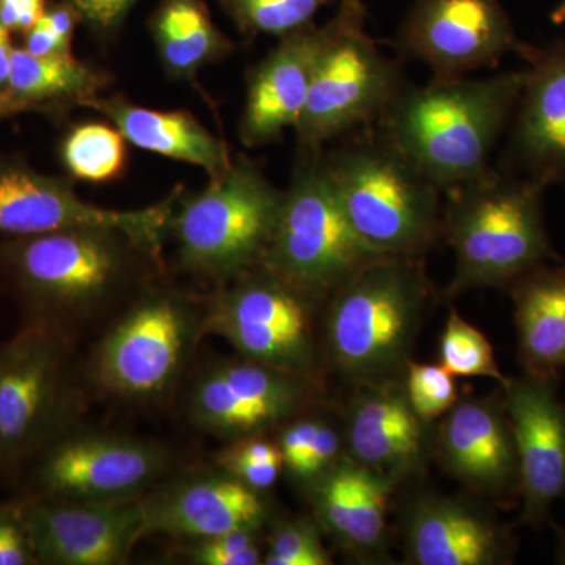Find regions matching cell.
I'll use <instances>...</instances> for the list:
<instances>
[{
	"instance_id": "cell-1",
	"label": "cell",
	"mask_w": 565,
	"mask_h": 565,
	"mask_svg": "<svg viewBox=\"0 0 565 565\" xmlns=\"http://www.w3.org/2000/svg\"><path fill=\"white\" fill-rule=\"evenodd\" d=\"M161 269V262L118 230L0 239V286L13 296L21 323L77 341L98 333Z\"/></svg>"
},
{
	"instance_id": "cell-2",
	"label": "cell",
	"mask_w": 565,
	"mask_h": 565,
	"mask_svg": "<svg viewBox=\"0 0 565 565\" xmlns=\"http://www.w3.org/2000/svg\"><path fill=\"white\" fill-rule=\"evenodd\" d=\"M523 79L525 70L407 84L377 121L379 131L446 195L492 169L490 156L511 122Z\"/></svg>"
},
{
	"instance_id": "cell-3",
	"label": "cell",
	"mask_w": 565,
	"mask_h": 565,
	"mask_svg": "<svg viewBox=\"0 0 565 565\" xmlns=\"http://www.w3.org/2000/svg\"><path fill=\"white\" fill-rule=\"evenodd\" d=\"M204 297L145 286L93 338L84 355L92 396L136 408L162 407L180 396L206 332Z\"/></svg>"
},
{
	"instance_id": "cell-4",
	"label": "cell",
	"mask_w": 565,
	"mask_h": 565,
	"mask_svg": "<svg viewBox=\"0 0 565 565\" xmlns=\"http://www.w3.org/2000/svg\"><path fill=\"white\" fill-rule=\"evenodd\" d=\"M434 297L422 258L382 256L323 303V367L355 386L399 381Z\"/></svg>"
},
{
	"instance_id": "cell-5",
	"label": "cell",
	"mask_w": 565,
	"mask_h": 565,
	"mask_svg": "<svg viewBox=\"0 0 565 565\" xmlns=\"http://www.w3.org/2000/svg\"><path fill=\"white\" fill-rule=\"evenodd\" d=\"M544 192L527 178L490 169L446 193L444 237L456 264L445 299L509 288L534 267L559 259L546 232Z\"/></svg>"
},
{
	"instance_id": "cell-6",
	"label": "cell",
	"mask_w": 565,
	"mask_h": 565,
	"mask_svg": "<svg viewBox=\"0 0 565 565\" xmlns=\"http://www.w3.org/2000/svg\"><path fill=\"white\" fill-rule=\"evenodd\" d=\"M345 137L323 161L352 228L379 255L423 258L444 237V193L379 129Z\"/></svg>"
},
{
	"instance_id": "cell-7",
	"label": "cell",
	"mask_w": 565,
	"mask_h": 565,
	"mask_svg": "<svg viewBox=\"0 0 565 565\" xmlns=\"http://www.w3.org/2000/svg\"><path fill=\"white\" fill-rule=\"evenodd\" d=\"M90 397L81 341L21 323L0 343V479L13 486L41 446L84 418Z\"/></svg>"
},
{
	"instance_id": "cell-8",
	"label": "cell",
	"mask_w": 565,
	"mask_h": 565,
	"mask_svg": "<svg viewBox=\"0 0 565 565\" xmlns=\"http://www.w3.org/2000/svg\"><path fill=\"white\" fill-rule=\"evenodd\" d=\"M185 465L167 441L88 426L82 418L41 446L11 487L35 500L126 503Z\"/></svg>"
},
{
	"instance_id": "cell-9",
	"label": "cell",
	"mask_w": 565,
	"mask_h": 565,
	"mask_svg": "<svg viewBox=\"0 0 565 565\" xmlns=\"http://www.w3.org/2000/svg\"><path fill=\"white\" fill-rule=\"evenodd\" d=\"M282 202L285 192L258 166L233 161L202 192L174 202L169 233L182 269L215 288L262 266Z\"/></svg>"
},
{
	"instance_id": "cell-10",
	"label": "cell",
	"mask_w": 565,
	"mask_h": 565,
	"mask_svg": "<svg viewBox=\"0 0 565 565\" xmlns=\"http://www.w3.org/2000/svg\"><path fill=\"white\" fill-rule=\"evenodd\" d=\"M407 84L367 32L362 0H340L337 14L322 28L313 81L296 126L300 150H322L329 141L377 122Z\"/></svg>"
},
{
	"instance_id": "cell-11",
	"label": "cell",
	"mask_w": 565,
	"mask_h": 565,
	"mask_svg": "<svg viewBox=\"0 0 565 565\" xmlns=\"http://www.w3.org/2000/svg\"><path fill=\"white\" fill-rule=\"evenodd\" d=\"M206 332L236 355L323 382V305L267 267L241 274L204 297Z\"/></svg>"
},
{
	"instance_id": "cell-12",
	"label": "cell",
	"mask_w": 565,
	"mask_h": 565,
	"mask_svg": "<svg viewBox=\"0 0 565 565\" xmlns=\"http://www.w3.org/2000/svg\"><path fill=\"white\" fill-rule=\"evenodd\" d=\"M322 150H300L280 221L262 266L321 305L382 258L352 228L333 191Z\"/></svg>"
},
{
	"instance_id": "cell-13",
	"label": "cell",
	"mask_w": 565,
	"mask_h": 565,
	"mask_svg": "<svg viewBox=\"0 0 565 565\" xmlns=\"http://www.w3.org/2000/svg\"><path fill=\"white\" fill-rule=\"evenodd\" d=\"M323 384L243 356L196 363L181 392L185 423L225 441L273 435L319 407Z\"/></svg>"
},
{
	"instance_id": "cell-14",
	"label": "cell",
	"mask_w": 565,
	"mask_h": 565,
	"mask_svg": "<svg viewBox=\"0 0 565 565\" xmlns=\"http://www.w3.org/2000/svg\"><path fill=\"white\" fill-rule=\"evenodd\" d=\"M174 199L137 211L103 210L82 202L71 182L46 177L17 158L0 156V234L39 236L71 228H111L128 234L162 262Z\"/></svg>"
},
{
	"instance_id": "cell-15",
	"label": "cell",
	"mask_w": 565,
	"mask_h": 565,
	"mask_svg": "<svg viewBox=\"0 0 565 565\" xmlns=\"http://www.w3.org/2000/svg\"><path fill=\"white\" fill-rule=\"evenodd\" d=\"M397 47L433 70L434 77H460L497 65L527 44L500 0H415L397 33Z\"/></svg>"
},
{
	"instance_id": "cell-16",
	"label": "cell",
	"mask_w": 565,
	"mask_h": 565,
	"mask_svg": "<svg viewBox=\"0 0 565 565\" xmlns=\"http://www.w3.org/2000/svg\"><path fill=\"white\" fill-rule=\"evenodd\" d=\"M148 535L178 541L233 531H263L273 520L266 493L256 492L228 471L185 465L141 498Z\"/></svg>"
},
{
	"instance_id": "cell-17",
	"label": "cell",
	"mask_w": 565,
	"mask_h": 565,
	"mask_svg": "<svg viewBox=\"0 0 565 565\" xmlns=\"http://www.w3.org/2000/svg\"><path fill=\"white\" fill-rule=\"evenodd\" d=\"M501 390L519 455L520 522L541 527L553 503L565 497V405L556 379L505 377Z\"/></svg>"
},
{
	"instance_id": "cell-18",
	"label": "cell",
	"mask_w": 565,
	"mask_h": 565,
	"mask_svg": "<svg viewBox=\"0 0 565 565\" xmlns=\"http://www.w3.org/2000/svg\"><path fill=\"white\" fill-rule=\"evenodd\" d=\"M522 57L527 68L501 170L565 188V40L527 44Z\"/></svg>"
},
{
	"instance_id": "cell-19",
	"label": "cell",
	"mask_w": 565,
	"mask_h": 565,
	"mask_svg": "<svg viewBox=\"0 0 565 565\" xmlns=\"http://www.w3.org/2000/svg\"><path fill=\"white\" fill-rule=\"evenodd\" d=\"M29 519L39 565L128 564L148 535L141 500L79 503L29 498Z\"/></svg>"
},
{
	"instance_id": "cell-20",
	"label": "cell",
	"mask_w": 565,
	"mask_h": 565,
	"mask_svg": "<svg viewBox=\"0 0 565 565\" xmlns=\"http://www.w3.org/2000/svg\"><path fill=\"white\" fill-rule=\"evenodd\" d=\"M430 426L408 404L401 379L356 386L345 411V456L401 484L423 473L433 457Z\"/></svg>"
},
{
	"instance_id": "cell-21",
	"label": "cell",
	"mask_w": 565,
	"mask_h": 565,
	"mask_svg": "<svg viewBox=\"0 0 565 565\" xmlns=\"http://www.w3.org/2000/svg\"><path fill=\"white\" fill-rule=\"evenodd\" d=\"M434 455L476 493L504 497L519 490V455L503 397L457 401L434 435Z\"/></svg>"
},
{
	"instance_id": "cell-22",
	"label": "cell",
	"mask_w": 565,
	"mask_h": 565,
	"mask_svg": "<svg viewBox=\"0 0 565 565\" xmlns=\"http://www.w3.org/2000/svg\"><path fill=\"white\" fill-rule=\"evenodd\" d=\"M404 546L415 565L512 563L514 541L492 515L444 494H424L408 505Z\"/></svg>"
},
{
	"instance_id": "cell-23",
	"label": "cell",
	"mask_w": 565,
	"mask_h": 565,
	"mask_svg": "<svg viewBox=\"0 0 565 565\" xmlns=\"http://www.w3.org/2000/svg\"><path fill=\"white\" fill-rule=\"evenodd\" d=\"M321 40L322 28L308 25L289 33L252 71L239 125L247 147H263L280 139L286 128L296 129L310 93Z\"/></svg>"
},
{
	"instance_id": "cell-24",
	"label": "cell",
	"mask_w": 565,
	"mask_h": 565,
	"mask_svg": "<svg viewBox=\"0 0 565 565\" xmlns=\"http://www.w3.org/2000/svg\"><path fill=\"white\" fill-rule=\"evenodd\" d=\"M393 482L345 455L307 487L322 533L359 556L384 548Z\"/></svg>"
},
{
	"instance_id": "cell-25",
	"label": "cell",
	"mask_w": 565,
	"mask_h": 565,
	"mask_svg": "<svg viewBox=\"0 0 565 565\" xmlns=\"http://www.w3.org/2000/svg\"><path fill=\"white\" fill-rule=\"evenodd\" d=\"M519 362L525 374L556 379L565 367V264L545 263L509 285Z\"/></svg>"
},
{
	"instance_id": "cell-26",
	"label": "cell",
	"mask_w": 565,
	"mask_h": 565,
	"mask_svg": "<svg viewBox=\"0 0 565 565\" xmlns=\"http://www.w3.org/2000/svg\"><path fill=\"white\" fill-rule=\"evenodd\" d=\"M84 106L102 111L125 140L141 150L202 167L212 178L232 167L228 150L188 111H159L122 99H88Z\"/></svg>"
},
{
	"instance_id": "cell-27",
	"label": "cell",
	"mask_w": 565,
	"mask_h": 565,
	"mask_svg": "<svg viewBox=\"0 0 565 565\" xmlns=\"http://www.w3.org/2000/svg\"><path fill=\"white\" fill-rule=\"evenodd\" d=\"M103 82L73 54L35 55L14 47L7 93L22 111L54 104H85L96 98Z\"/></svg>"
},
{
	"instance_id": "cell-28",
	"label": "cell",
	"mask_w": 565,
	"mask_h": 565,
	"mask_svg": "<svg viewBox=\"0 0 565 565\" xmlns=\"http://www.w3.org/2000/svg\"><path fill=\"white\" fill-rule=\"evenodd\" d=\"M152 35L163 66L181 79H193L230 50L200 0H167L152 22Z\"/></svg>"
},
{
	"instance_id": "cell-29",
	"label": "cell",
	"mask_w": 565,
	"mask_h": 565,
	"mask_svg": "<svg viewBox=\"0 0 565 565\" xmlns=\"http://www.w3.org/2000/svg\"><path fill=\"white\" fill-rule=\"evenodd\" d=\"M62 161L77 180H114L125 167V137L103 122L76 126L63 140Z\"/></svg>"
},
{
	"instance_id": "cell-30",
	"label": "cell",
	"mask_w": 565,
	"mask_h": 565,
	"mask_svg": "<svg viewBox=\"0 0 565 565\" xmlns=\"http://www.w3.org/2000/svg\"><path fill=\"white\" fill-rule=\"evenodd\" d=\"M440 364L455 377H486L503 384L492 343L451 308L440 340Z\"/></svg>"
},
{
	"instance_id": "cell-31",
	"label": "cell",
	"mask_w": 565,
	"mask_h": 565,
	"mask_svg": "<svg viewBox=\"0 0 565 565\" xmlns=\"http://www.w3.org/2000/svg\"><path fill=\"white\" fill-rule=\"evenodd\" d=\"M212 462L256 492L267 493L285 473L275 435H253L225 441Z\"/></svg>"
},
{
	"instance_id": "cell-32",
	"label": "cell",
	"mask_w": 565,
	"mask_h": 565,
	"mask_svg": "<svg viewBox=\"0 0 565 565\" xmlns=\"http://www.w3.org/2000/svg\"><path fill=\"white\" fill-rule=\"evenodd\" d=\"M333 2L340 0H223L244 32L280 39L308 28L319 10Z\"/></svg>"
},
{
	"instance_id": "cell-33",
	"label": "cell",
	"mask_w": 565,
	"mask_h": 565,
	"mask_svg": "<svg viewBox=\"0 0 565 565\" xmlns=\"http://www.w3.org/2000/svg\"><path fill=\"white\" fill-rule=\"evenodd\" d=\"M401 382L408 404L427 424L444 418L459 401L456 377L440 363H416L411 360Z\"/></svg>"
},
{
	"instance_id": "cell-34",
	"label": "cell",
	"mask_w": 565,
	"mask_h": 565,
	"mask_svg": "<svg viewBox=\"0 0 565 565\" xmlns=\"http://www.w3.org/2000/svg\"><path fill=\"white\" fill-rule=\"evenodd\" d=\"M315 519L281 520L274 523L267 537L263 565H330L332 556L321 537Z\"/></svg>"
},
{
	"instance_id": "cell-35",
	"label": "cell",
	"mask_w": 565,
	"mask_h": 565,
	"mask_svg": "<svg viewBox=\"0 0 565 565\" xmlns=\"http://www.w3.org/2000/svg\"><path fill=\"white\" fill-rule=\"evenodd\" d=\"M263 531H233V533L189 539L182 548V559L192 565H259L263 564Z\"/></svg>"
},
{
	"instance_id": "cell-36",
	"label": "cell",
	"mask_w": 565,
	"mask_h": 565,
	"mask_svg": "<svg viewBox=\"0 0 565 565\" xmlns=\"http://www.w3.org/2000/svg\"><path fill=\"white\" fill-rule=\"evenodd\" d=\"M0 565H39L24 494L0 501Z\"/></svg>"
},
{
	"instance_id": "cell-37",
	"label": "cell",
	"mask_w": 565,
	"mask_h": 565,
	"mask_svg": "<svg viewBox=\"0 0 565 565\" xmlns=\"http://www.w3.org/2000/svg\"><path fill=\"white\" fill-rule=\"evenodd\" d=\"M46 11V0H0V22L10 32L28 33Z\"/></svg>"
},
{
	"instance_id": "cell-38",
	"label": "cell",
	"mask_w": 565,
	"mask_h": 565,
	"mask_svg": "<svg viewBox=\"0 0 565 565\" xmlns=\"http://www.w3.org/2000/svg\"><path fill=\"white\" fill-rule=\"evenodd\" d=\"M81 17L99 29H111L121 21L136 0H68Z\"/></svg>"
},
{
	"instance_id": "cell-39",
	"label": "cell",
	"mask_w": 565,
	"mask_h": 565,
	"mask_svg": "<svg viewBox=\"0 0 565 565\" xmlns=\"http://www.w3.org/2000/svg\"><path fill=\"white\" fill-rule=\"evenodd\" d=\"M24 50L35 55H68L71 54V43L63 40L40 20L31 31L25 33Z\"/></svg>"
},
{
	"instance_id": "cell-40",
	"label": "cell",
	"mask_w": 565,
	"mask_h": 565,
	"mask_svg": "<svg viewBox=\"0 0 565 565\" xmlns=\"http://www.w3.org/2000/svg\"><path fill=\"white\" fill-rule=\"evenodd\" d=\"M10 33L0 22V90L2 92H7L9 87L11 54L14 50L11 46Z\"/></svg>"
},
{
	"instance_id": "cell-41",
	"label": "cell",
	"mask_w": 565,
	"mask_h": 565,
	"mask_svg": "<svg viewBox=\"0 0 565 565\" xmlns=\"http://www.w3.org/2000/svg\"><path fill=\"white\" fill-rule=\"evenodd\" d=\"M17 111H21V109L17 106V103L10 98L9 93L0 90V120L17 114Z\"/></svg>"
},
{
	"instance_id": "cell-42",
	"label": "cell",
	"mask_w": 565,
	"mask_h": 565,
	"mask_svg": "<svg viewBox=\"0 0 565 565\" xmlns=\"http://www.w3.org/2000/svg\"><path fill=\"white\" fill-rule=\"evenodd\" d=\"M550 20H552L553 24H565V0H561L555 9H553L552 13H550Z\"/></svg>"
},
{
	"instance_id": "cell-43",
	"label": "cell",
	"mask_w": 565,
	"mask_h": 565,
	"mask_svg": "<svg viewBox=\"0 0 565 565\" xmlns=\"http://www.w3.org/2000/svg\"><path fill=\"white\" fill-rule=\"evenodd\" d=\"M561 557H563V563H565V535L563 546H561Z\"/></svg>"
}]
</instances>
